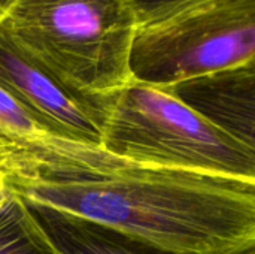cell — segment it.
Masks as SVG:
<instances>
[{
  "label": "cell",
  "mask_w": 255,
  "mask_h": 254,
  "mask_svg": "<svg viewBox=\"0 0 255 254\" xmlns=\"http://www.w3.org/2000/svg\"><path fill=\"white\" fill-rule=\"evenodd\" d=\"M255 61V0H205L139 25L130 49L136 82H178Z\"/></svg>",
  "instance_id": "277c9868"
},
{
  "label": "cell",
  "mask_w": 255,
  "mask_h": 254,
  "mask_svg": "<svg viewBox=\"0 0 255 254\" xmlns=\"http://www.w3.org/2000/svg\"><path fill=\"white\" fill-rule=\"evenodd\" d=\"M10 1H12V0H0V21H1V18H3V15H4V10H6V7L9 6Z\"/></svg>",
  "instance_id": "7c38bea8"
},
{
  "label": "cell",
  "mask_w": 255,
  "mask_h": 254,
  "mask_svg": "<svg viewBox=\"0 0 255 254\" xmlns=\"http://www.w3.org/2000/svg\"><path fill=\"white\" fill-rule=\"evenodd\" d=\"M0 27L69 87L111 94L131 79L133 0H12Z\"/></svg>",
  "instance_id": "7a4b0ae2"
},
{
  "label": "cell",
  "mask_w": 255,
  "mask_h": 254,
  "mask_svg": "<svg viewBox=\"0 0 255 254\" xmlns=\"http://www.w3.org/2000/svg\"><path fill=\"white\" fill-rule=\"evenodd\" d=\"M0 180H3V181H4V178H3V174H1V172H0Z\"/></svg>",
  "instance_id": "5bb4252c"
},
{
  "label": "cell",
  "mask_w": 255,
  "mask_h": 254,
  "mask_svg": "<svg viewBox=\"0 0 255 254\" xmlns=\"http://www.w3.org/2000/svg\"><path fill=\"white\" fill-rule=\"evenodd\" d=\"M205 0H133L139 25H146L167 18L188 6Z\"/></svg>",
  "instance_id": "30bf717a"
},
{
  "label": "cell",
  "mask_w": 255,
  "mask_h": 254,
  "mask_svg": "<svg viewBox=\"0 0 255 254\" xmlns=\"http://www.w3.org/2000/svg\"><path fill=\"white\" fill-rule=\"evenodd\" d=\"M0 254H64L48 237L28 205L12 193L0 208Z\"/></svg>",
  "instance_id": "ba28073f"
},
{
  "label": "cell",
  "mask_w": 255,
  "mask_h": 254,
  "mask_svg": "<svg viewBox=\"0 0 255 254\" xmlns=\"http://www.w3.org/2000/svg\"><path fill=\"white\" fill-rule=\"evenodd\" d=\"M10 196H12V192L6 187L4 181L0 180V208L10 199Z\"/></svg>",
  "instance_id": "8fae6325"
},
{
  "label": "cell",
  "mask_w": 255,
  "mask_h": 254,
  "mask_svg": "<svg viewBox=\"0 0 255 254\" xmlns=\"http://www.w3.org/2000/svg\"><path fill=\"white\" fill-rule=\"evenodd\" d=\"M52 135L19 100L0 87V142H30Z\"/></svg>",
  "instance_id": "9c48e42d"
},
{
  "label": "cell",
  "mask_w": 255,
  "mask_h": 254,
  "mask_svg": "<svg viewBox=\"0 0 255 254\" xmlns=\"http://www.w3.org/2000/svg\"><path fill=\"white\" fill-rule=\"evenodd\" d=\"M6 187L55 210L185 254L255 247V183L142 165L55 135L0 142Z\"/></svg>",
  "instance_id": "6da1fadb"
},
{
  "label": "cell",
  "mask_w": 255,
  "mask_h": 254,
  "mask_svg": "<svg viewBox=\"0 0 255 254\" xmlns=\"http://www.w3.org/2000/svg\"><path fill=\"white\" fill-rule=\"evenodd\" d=\"M0 87L55 136L100 145L106 96L81 93L22 51L0 27Z\"/></svg>",
  "instance_id": "5b68a950"
},
{
  "label": "cell",
  "mask_w": 255,
  "mask_h": 254,
  "mask_svg": "<svg viewBox=\"0 0 255 254\" xmlns=\"http://www.w3.org/2000/svg\"><path fill=\"white\" fill-rule=\"evenodd\" d=\"M245 254H255L254 250H251V252H248V253H245Z\"/></svg>",
  "instance_id": "4fadbf2b"
},
{
  "label": "cell",
  "mask_w": 255,
  "mask_h": 254,
  "mask_svg": "<svg viewBox=\"0 0 255 254\" xmlns=\"http://www.w3.org/2000/svg\"><path fill=\"white\" fill-rule=\"evenodd\" d=\"M27 205L52 243L64 254H185L55 210Z\"/></svg>",
  "instance_id": "52a82bcc"
},
{
  "label": "cell",
  "mask_w": 255,
  "mask_h": 254,
  "mask_svg": "<svg viewBox=\"0 0 255 254\" xmlns=\"http://www.w3.org/2000/svg\"><path fill=\"white\" fill-rule=\"evenodd\" d=\"M203 120L255 148V61L166 87Z\"/></svg>",
  "instance_id": "8992f818"
},
{
  "label": "cell",
  "mask_w": 255,
  "mask_h": 254,
  "mask_svg": "<svg viewBox=\"0 0 255 254\" xmlns=\"http://www.w3.org/2000/svg\"><path fill=\"white\" fill-rule=\"evenodd\" d=\"M100 147L142 165L255 183V148L203 120L167 88L136 81L109 94Z\"/></svg>",
  "instance_id": "3957f363"
}]
</instances>
